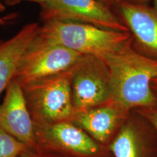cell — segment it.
Returning a JSON list of instances; mask_svg holds the SVG:
<instances>
[{"label":"cell","instance_id":"obj_18","mask_svg":"<svg viewBox=\"0 0 157 157\" xmlns=\"http://www.w3.org/2000/svg\"><path fill=\"white\" fill-rule=\"evenodd\" d=\"M127 2H130L133 4H140V5H148L151 0H123Z\"/></svg>","mask_w":157,"mask_h":157},{"label":"cell","instance_id":"obj_20","mask_svg":"<svg viewBox=\"0 0 157 157\" xmlns=\"http://www.w3.org/2000/svg\"><path fill=\"white\" fill-rule=\"evenodd\" d=\"M5 4H3L1 1H0V13H2V12H3L5 10Z\"/></svg>","mask_w":157,"mask_h":157},{"label":"cell","instance_id":"obj_8","mask_svg":"<svg viewBox=\"0 0 157 157\" xmlns=\"http://www.w3.org/2000/svg\"><path fill=\"white\" fill-rule=\"evenodd\" d=\"M113 157H157V131L135 110L109 145Z\"/></svg>","mask_w":157,"mask_h":157},{"label":"cell","instance_id":"obj_11","mask_svg":"<svg viewBox=\"0 0 157 157\" xmlns=\"http://www.w3.org/2000/svg\"><path fill=\"white\" fill-rule=\"evenodd\" d=\"M129 113L111 101L99 106L76 112L71 121L105 146L111 142Z\"/></svg>","mask_w":157,"mask_h":157},{"label":"cell","instance_id":"obj_15","mask_svg":"<svg viewBox=\"0 0 157 157\" xmlns=\"http://www.w3.org/2000/svg\"><path fill=\"white\" fill-rule=\"evenodd\" d=\"M21 157H63L62 156H58L56 155H52L48 153H44L42 151L34 150V148H30L25 151Z\"/></svg>","mask_w":157,"mask_h":157},{"label":"cell","instance_id":"obj_2","mask_svg":"<svg viewBox=\"0 0 157 157\" xmlns=\"http://www.w3.org/2000/svg\"><path fill=\"white\" fill-rule=\"evenodd\" d=\"M38 37L79 54L101 58L132 41L129 32L109 30L89 23L58 21L44 22Z\"/></svg>","mask_w":157,"mask_h":157},{"label":"cell","instance_id":"obj_5","mask_svg":"<svg viewBox=\"0 0 157 157\" xmlns=\"http://www.w3.org/2000/svg\"><path fill=\"white\" fill-rule=\"evenodd\" d=\"M71 93L76 113L112 101L111 74L103 58L82 56L72 69Z\"/></svg>","mask_w":157,"mask_h":157},{"label":"cell","instance_id":"obj_16","mask_svg":"<svg viewBox=\"0 0 157 157\" xmlns=\"http://www.w3.org/2000/svg\"><path fill=\"white\" fill-rule=\"evenodd\" d=\"M4 4L7 6H14L23 2H32L38 3L40 6H42L48 3L50 0H3Z\"/></svg>","mask_w":157,"mask_h":157},{"label":"cell","instance_id":"obj_1","mask_svg":"<svg viewBox=\"0 0 157 157\" xmlns=\"http://www.w3.org/2000/svg\"><path fill=\"white\" fill-rule=\"evenodd\" d=\"M103 59L111 74L113 103L127 112L156 103L151 84L157 78L156 60L135 50L132 41Z\"/></svg>","mask_w":157,"mask_h":157},{"label":"cell","instance_id":"obj_4","mask_svg":"<svg viewBox=\"0 0 157 157\" xmlns=\"http://www.w3.org/2000/svg\"><path fill=\"white\" fill-rule=\"evenodd\" d=\"M84 55L37 35L21 58L14 79L21 87L71 70Z\"/></svg>","mask_w":157,"mask_h":157},{"label":"cell","instance_id":"obj_10","mask_svg":"<svg viewBox=\"0 0 157 157\" xmlns=\"http://www.w3.org/2000/svg\"><path fill=\"white\" fill-rule=\"evenodd\" d=\"M0 127L29 148L36 146L35 124L22 87L13 79L0 105Z\"/></svg>","mask_w":157,"mask_h":157},{"label":"cell","instance_id":"obj_17","mask_svg":"<svg viewBox=\"0 0 157 157\" xmlns=\"http://www.w3.org/2000/svg\"><path fill=\"white\" fill-rule=\"evenodd\" d=\"M97 1L99 2L100 3H101L102 5L105 6V7H109V8L113 10V9H114L121 2H122L123 0H97Z\"/></svg>","mask_w":157,"mask_h":157},{"label":"cell","instance_id":"obj_6","mask_svg":"<svg viewBox=\"0 0 157 157\" xmlns=\"http://www.w3.org/2000/svg\"><path fill=\"white\" fill-rule=\"evenodd\" d=\"M34 124L36 145L47 151L74 157H100L105 152L104 146L71 121Z\"/></svg>","mask_w":157,"mask_h":157},{"label":"cell","instance_id":"obj_7","mask_svg":"<svg viewBox=\"0 0 157 157\" xmlns=\"http://www.w3.org/2000/svg\"><path fill=\"white\" fill-rule=\"evenodd\" d=\"M40 17L43 22L72 21L129 32L114 11L97 0H50L41 6Z\"/></svg>","mask_w":157,"mask_h":157},{"label":"cell","instance_id":"obj_3","mask_svg":"<svg viewBox=\"0 0 157 157\" xmlns=\"http://www.w3.org/2000/svg\"><path fill=\"white\" fill-rule=\"evenodd\" d=\"M72 69L22 87L35 122L71 121L74 117Z\"/></svg>","mask_w":157,"mask_h":157},{"label":"cell","instance_id":"obj_13","mask_svg":"<svg viewBox=\"0 0 157 157\" xmlns=\"http://www.w3.org/2000/svg\"><path fill=\"white\" fill-rule=\"evenodd\" d=\"M29 148L0 127V157H21Z\"/></svg>","mask_w":157,"mask_h":157},{"label":"cell","instance_id":"obj_14","mask_svg":"<svg viewBox=\"0 0 157 157\" xmlns=\"http://www.w3.org/2000/svg\"><path fill=\"white\" fill-rule=\"evenodd\" d=\"M135 111L146 118L157 131V101L151 106L136 109Z\"/></svg>","mask_w":157,"mask_h":157},{"label":"cell","instance_id":"obj_21","mask_svg":"<svg viewBox=\"0 0 157 157\" xmlns=\"http://www.w3.org/2000/svg\"><path fill=\"white\" fill-rule=\"evenodd\" d=\"M153 2V7L157 10V0H151Z\"/></svg>","mask_w":157,"mask_h":157},{"label":"cell","instance_id":"obj_19","mask_svg":"<svg viewBox=\"0 0 157 157\" xmlns=\"http://www.w3.org/2000/svg\"><path fill=\"white\" fill-rule=\"evenodd\" d=\"M151 86H152L153 90H154V91L157 94V78L153 80Z\"/></svg>","mask_w":157,"mask_h":157},{"label":"cell","instance_id":"obj_9","mask_svg":"<svg viewBox=\"0 0 157 157\" xmlns=\"http://www.w3.org/2000/svg\"><path fill=\"white\" fill-rule=\"evenodd\" d=\"M113 11L130 33L133 48L157 60V10L122 1Z\"/></svg>","mask_w":157,"mask_h":157},{"label":"cell","instance_id":"obj_12","mask_svg":"<svg viewBox=\"0 0 157 157\" xmlns=\"http://www.w3.org/2000/svg\"><path fill=\"white\" fill-rule=\"evenodd\" d=\"M36 23L25 25L16 34L0 42V95L14 79L21 58L39 34Z\"/></svg>","mask_w":157,"mask_h":157}]
</instances>
